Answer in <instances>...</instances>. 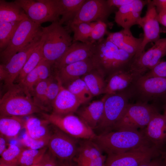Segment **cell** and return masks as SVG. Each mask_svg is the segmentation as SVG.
Returning <instances> with one entry per match:
<instances>
[{"instance_id": "1", "label": "cell", "mask_w": 166, "mask_h": 166, "mask_svg": "<svg viewBox=\"0 0 166 166\" xmlns=\"http://www.w3.org/2000/svg\"><path fill=\"white\" fill-rule=\"evenodd\" d=\"M92 140L107 155L154 147L142 130L111 131L97 135Z\"/></svg>"}, {"instance_id": "2", "label": "cell", "mask_w": 166, "mask_h": 166, "mask_svg": "<svg viewBox=\"0 0 166 166\" xmlns=\"http://www.w3.org/2000/svg\"><path fill=\"white\" fill-rule=\"evenodd\" d=\"M43 111L18 84L7 88L0 99V116L21 117Z\"/></svg>"}, {"instance_id": "3", "label": "cell", "mask_w": 166, "mask_h": 166, "mask_svg": "<svg viewBox=\"0 0 166 166\" xmlns=\"http://www.w3.org/2000/svg\"><path fill=\"white\" fill-rule=\"evenodd\" d=\"M43 38V58L52 65L66 52L73 43L70 30L58 21L42 26Z\"/></svg>"}, {"instance_id": "4", "label": "cell", "mask_w": 166, "mask_h": 166, "mask_svg": "<svg viewBox=\"0 0 166 166\" xmlns=\"http://www.w3.org/2000/svg\"><path fill=\"white\" fill-rule=\"evenodd\" d=\"M126 90L130 99L145 103L152 102L157 106V103L163 104L166 100V77L141 75Z\"/></svg>"}, {"instance_id": "5", "label": "cell", "mask_w": 166, "mask_h": 166, "mask_svg": "<svg viewBox=\"0 0 166 166\" xmlns=\"http://www.w3.org/2000/svg\"><path fill=\"white\" fill-rule=\"evenodd\" d=\"M94 57L98 68L112 73L128 67L134 56L119 49L106 38L97 42Z\"/></svg>"}, {"instance_id": "6", "label": "cell", "mask_w": 166, "mask_h": 166, "mask_svg": "<svg viewBox=\"0 0 166 166\" xmlns=\"http://www.w3.org/2000/svg\"><path fill=\"white\" fill-rule=\"evenodd\" d=\"M42 34L40 24L29 18L22 21L7 47L0 52L1 64H6L14 54L40 40Z\"/></svg>"}, {"instance_id": "7", "label": "cell", "mask_w": 166, "mask_h": 166, "mask_svg": "<svg viewBox=\"0 0 166 166\" xmlns=\"http://www.w3.org/2000/svg\"><path fill=\"white\" fill-rule=\"evenodd\" d=\"M158 112V108L153 104L129 103L113 130L135 131L139 128L143 129Z\"/></svg>"}, {"instance_id": "8", "label": "cell", "mask_w": 166, "mask_h": 166, "mask_svg": "<svg viewBox=\"0 0 166 166\" xmlns=\"http://www.w3.org/2000/svg\"><path fill=\"white\" fill-rule=\"evenodd\" d=\"M44 119L62 132L77 139L93 140L97 134L78 117L72 114L65 115L53 113H41Z\"/></svg>"}, {"instance_id": "9", "label": "cell", "mask_w": 166, "mask_h": 166, "mask_svg": "<svg viewBox=\"0 0 166 166\" xmlns=\"http://www.w3.org/2000/svg\"><path fill=\"white\" fill-rule=\"evenodd\" d=\"M14 2L23 10L29 18L41 24L59 21L61 13L58 0H16Z\"/></svg>"}, {"instance_id": "10", "label": "cell", "mask_w": 166, "mask_h": 166, "mask_svg": "<svg viewBox=\"0 0 166 166\" xmlns=\"http://www.w3.org/2000/svg\"><path fill=\"white\" fill-rule=\"evenodd\" d=\"M104 97L103 113L97 128L102 132L101 133L113 130V127L122 116L130 100L126 90L114 94H105Z\"/></svg>"}, {"instance_id": "11", "label": "cell", "mask_w": 166, "mask_h": 166, "mask_svg": "<svg viewBox=\"0 0 166 166\" xmlns=\"http://www.w3.org/2000/svg\"><path fill=\"white\" fill-rule=\"evenodd\" d=\"M55 127L49 141L48 150L58 160H73L78 152L79 144L78 139Z\"/></svg>"}, {"instance_id": "12", "label": "cell", "mask_w": 166, "mask_h": 166, "mask_svg": "<svg viewBox=\"0 0 166 166\" xmlns=\"http://www.w3.org/2000/svg\"><path fill=\"white\" fill-rule=\"evenodd\" d=\"M166 55V38H160L152 47L133 57L129 66L132 71L142 75L153 69Z\"/></svg>"}, {"instance_id": "13", "label": "cell", "mask_w": 166, "mask_h": 166, "mask_svg": "<svg viewBox=\"0 0 166 166\" xmlns=\"http://www.w3.org/2000/svg\"><path fill=\"white\" fill-rule=\"evenodd\" d=\"M115 8L110 6L107 0H86L73 20L65 25L100 21L108 25V19Z\"/></svg>"}, {"instance_id": "14", "label": "cell", "mask_w": 166, "mask_h": 166, "mask_svg": "<svg viewBox=\"0 0 166 166\" xmlns=\"http://www.w3.org/2000/svg\"><path fill=\"white\" fill-rule=\"evenodd\" d=\"M160 155L155 147L144 148L107 155L105 166H139Z\"/></svg>"}, {"instance_id": "15", "label": "cell", "mask_w": 166, "mask_h": 166, "mask_svg": "<svg viewBox=\"0 0 166 166\" xmlns=\"http://www.w3.org/2000/svg\"><path fill=\"white\" fill-rule=\"evenodd\" d=\"M41 39L14 54L6 64H0V80L4 81L6 87L14 83L26 61Z\"/></svg>"}, {"instance_id": "16", "label": "cell", "mask_w": 166, "mask_h": 166, "mask_svg": "<svg viewBox=\"0 0 166 166\" xmlns=\"http://www.w3.org/2000/svg\"><path fill=\"white\" fill-rule=\"evenodd\" d=\"M97 42H73L64 54L53 64L52 69L56 70L71 64L93 57L96 51Z\"/></svg>"}, {"instance_id": "17", "label": "cell", "mask_w": 166, "mask_h": 166, "mask_svg": "<svg viewBox=\"0 0 166 166\" xmlns=\"http://www.w3.org/2000/svg\"><path fill=\"white\" fill-rule=\"evenodd\" d=\"M147 6L146 14L141 18L139 25L143 30V41L138 53L135 57L144 51L145 46L149 43H155L160 38V23L156 7L152 0H148Z\"/></svg>"}, {"instance_id": "18", "label": "cell", "mask_w": 166, "mask_h": 166, "mask_svg": "<svg viewBox=\"0 0 166 166\" xmlns=\"http://www.w3.org/2000/svg\"><path fill=\"white\" fill-rule=\"evenodd\" d=\"M107 156L92 140L79 141L78 152L73 160L77 166H105Z\"/></svg>"}, {"instance_id": "19", "label": "cell", "mask_w": 166, "mask_h": 166, "mask_svg": "<svg viewBox=\"0 0 166 166\" xmlns=\"http://www.w3.org/2000/svg\"><path fill=\"white\" fill-rule=\"evenodd\" d=\"M148 0H133L131 3L122 6L115 12V22L123 29H130L133 26L139 25L144 7Z\"/></svg>"}, {"instance_id": "20", "label": "cell", "mask_w": 166, "mask_h": 166, "mask_svg": "<svg viewBox=\"0 0 166 166\" xmlns=\"http://www.w3.org/2000/svg\"><path fill=\"white\" fill-rule=\"evenodd\" d=\"M97 68H98V66L93 56L86 60L68 65L55 71L56 73V76L62 85L69 84Z\"/></svg>"}, {"instance_id": "21", "label": "cell", "mask_w": 166, "mask_h": 166, "mask_svg": "<svg viewBox=\"0 0 166 166\" xmlns=\"http://www.w3.org/2000/svg\"><path fill=\"white\" fill-rule=\"evenodd\" d=\"M148 140L160 151L166 147V118L158 112L142 130Z\"/></svg>"}, {"instance_id": "22", "label": "cell", "mask_w": 166, "mask_h": 166, "mask_svg": "<svg viewBox=\"0 0 166 166\" xmlns=\"http://www.w3.org/2000/svg\"><path fill=\"white\" fill-rule=\"evenodd\" d=\"M106 38L119 49L134 56H137L140 48L143 38H137L130 29H123L114 33H108Z\"/></svg>"}, {"instance_id": "23", "label": "cell", "mask_w": 166, "mask_h": 166, "mask_svg": "<svg viewBox=\"0 0 166 166\" xmlns=\"http://www.w3.org/2000/svg\"><path fill=\"white\" fill-rule=\"evenodd\" d=\"M81 104V101L64 87L61 82L59 92L52 105V113L60 115L72 114L78 110Z\"/></svg>"}, {"instance_id": "24", "label": "cell", "mask_w": 166, "mask_h": 166, "mask_svg": "<svg viewBox=\"0 0 166 166\" xmlns=\"http://www.w3.org/2000/svg\"><path fill=\"white\" fill-rule=\"evenodd\" d=\"M104 93L109 95L122 91L128 89L140 75L128 68L120 70L110 75Z\"/></svg>"}, {"instance_id": "25", "label": "cell", "mask_w": 166, "mask_h": 166, "mask_svg": "<svg viewBox=\"0 0 166 166\" xmlns=\"http://www.w3.org/2000/svg\"><path fill=\"white\" fill-rule=\"evenodd\" d=\"M104 103V97L101 100L93 101L77 112L78 117L93 130L97 129L101 119Z\"/></svg>"}, {"instance_id": "26", "label": "cell", "mask_w": 166, "mask_h": 166, "mask_svg": "<svg viewBox=\"0 0 166 166\" xmlns=\"http://www.w3.org/2000/svg\"><path fill=\"white\" fill-rule=\"evenodd\" d=\"M47 120L31 117L26 120L25 133L30 137L36 139L49 138L52 132Z\"/></svg>"}, {"instance_id": "27", "label": "cell", "mask_w": 166, "mask_h": 166, "mask_svg": "<svg viewBox=\"0 0 166 166\" xmlns=\"http://www.w3.org/2000/svg\"><path fill=\"white\" fill-rule=\"evenodd\" d=\"M28 18L23 10L14 1L0 0V22L22 21Z\"/></svg>"}, {"instance_id": "28", "label": "cell", "mask_w": 166, "mask_h": 166, "mask_svg": "<svg viewBox=\"0 0 166 166\" xmlns=\"http://www.w3.org/2000/svg\"><path fill=\"white\" fill-rule=\"evenodd\" d=\"M26 120L20 117L0 116V133L7 139L16 138L25 128Z\"/></svg>"}, {"instance_id": "29", "label": "cell", "mask_w": 166, "mask_h": 166, "mask_svg": "<svg viewBox=\"0 0 166 166\" xmlns=\"http://www.w3.org/2000/svg\"><path fill=\"white\" fill-rule=\"evenodd\" d=\"M86 0H58L61 18L59 21L61 25L72 21Z\"/></svg>"}, {"instance_id": "30", "label": "cell", "mask_w": 166, "mask_h": 166, "mask_svg": "<svg viewBox=\"0 0 166 166\" xmlns=\"http://www.w3.org/2000/svg\"><path fill=\"white\" fill-rule=\"evenodd\" d=\"M103 73L101 69L97 68L85 75L82 78L93 96L104 93L106 83L102 76Z\"/></svg>"}, {"instance_id": "31", "label": "cell", "mask_w": 166, "mask_h": 166, "mask_svg": "<svg viewBox=\"0 0 166 166\" xmlns=\"http://www.w3.org/2000/svg\"><path fill=\"white\" fill-rule=\"evenodd\" d=\"M43 38L42 35L41 41L34 49L26 61L15 82H20L30 72L34 69L43 58Z\"/></svg>"}, {"instance_id": "32", "label": "cell", "mask_w": 166, "mask_h": 166, "mask_svg": "<svg viewBox=\"0 0 166 166\" xmlns=\"http://www.w3.org/2000/svg\"><path fill=\"white\" fill-rule=\"evenodd\" d=\"M96 22H80L70 24L66 27L73 33V42H79L85 43H90L89 38Z\"/></svg>"}, {"instance_id": "33", "label": "cell", "mask_w": 166, "mask_h": 166, "mask_svg": "<svg viewBox=\"0 0 166 166\" xmlns=\"http://www.w3.org/2000/svg\"><path fill=\"white\" fill-rule=\"evenodd\" d=\"M47 147L38 150L24 149L18 160V166H32L37 164L46 152Z\"/></svg>"}, {"instance_id": "34", "label": "cell", "mask_w": 166, "mask_h": 166, "mask_svg": "<svg viewBox=\"0 0 166 166\" xmlns=\"http://www.w3.org/2000/svg\"><path fill=\"white\" fill-rule=\"evenodd\" d=\"M67 89L74 94L82 104L89 101L93 97L82 78L77 79L70 83Z\"/></svg>"}, {"instance_id": "35", "label": "cell", "mask_w": 166, "mask_h": 166, "mask_svg": "<svg viewBox=\"0 0 166 166\" xmlns=\"http://www.w3.org/2000/svg\"><path fill=\"white\" fill-rule=\"evenodd\" d=\"M21 21L0 22V51L8 45Z\"/></svg>"}, {"instance_id": "36", "label": "cell", "mask_w": 166, "mask_h": 166, "mask_svg": "<svg viewBox=\"0 0 166 166\" xmlns=\"http://www.w3.org/2000/svg\"><path fill=\"white\" fill-rule=\"evenodd\" d=\"M61 81L56 76L55 80L52 77L48 87L43 102L45 111H48L52 104L58 94L60 89Z\"/></svg>"}, {"instance_id": "37", "label": "cell", "mask_w": 166, "mask_h": 166, "mask_svg": "<svg viewBox=\"0 0 166 166\" xmlns=\"http://www.w3.org/2000/svg\"><path fill=\"white\" fill-rule=\"evenodd\" d=\"M52 77L48 79L41 81L34 86L32 94V97L34 102L43 111V102L45 96L47 89Z\"/></svg>"}, {"instance_id": "38", "label": "cell", "mask_w": 166, "mask_h": 166, "mask_svg": "<svg viewBox=\"0 0 166 166\" xmlns=\"http://www.w3.org/2000/svg\"><path fill=\"white\" fill-rule=\"evenodd\" d=\"M39 82V76L37 67L28 74L18 84L28 94L32 96L34 88Z\"/></svg>"}, {"instance_id": "39", "label": "cell", "mask_w": 166, "mask_h": 166, "mask_svg": "<svg viewBox=\"0 0 166 166\" xmlns=\"http://www.w3.org/2000/svg\"><path fill=\"white\" fill-rule=\"evenodd\" d=\"M24 149L15 144H9L8 147L0 155V159L7 162L17 163Z\"/></svg>"}, {"instance_id": "40", "label": "cell", "mask_w": 166, "mask_h": 166, "mask_svg": "<svg viewBox=\"0 0 166 166\" xmlns=\"http://www.w3.org/2000/svg\"><path fill=\"white\" fill-rule=\"evenodd\" d=\"M49 138L36 139L32 138L26 133L20 140L21 144L26 148L39 149L47 147Z\"/></svg>"}, {"instance_id": "41", "label": "cell", "mask_w": 166, "mask_h": 166, "mask_svg": "<svg viewBox=\"0 0 166 166\" xmlns=\"http://www.w3.org/2000/svg\"><path fill=\"white\" fill-rule=\"evenodd\" d=\"M108 25L101 21L96 22L89 38L90 43H93L103 39L107 34V28Z\"/></svg>"}, {"instance_id": "42", "label": "cell", "mask_w": 166, "mask_h": 166, "mask_svg": "<svg viewBox=\"0 0 166 166\" xmlns=\"http://www.w3.org/2000/svg\"><path fill=\"white\" fill-rule=\"evenodd\" d=\"M144 75L148 77H166V61H160L153 69Z\"/></svg>"}, {"instance_id": "43", "label": "cell", "mask_w": 166, "mask_h": 166, "mask_svg": "<svg viewBox=\"0 0 166 166\" xmlns=\"http://www.w3.org/2000/svg\"><path fill=\"white\" fill-rule=\"evenodd\" d=\"M37 164L38 166H58L57 160L48 150Z\"/></svg>"}, {"instance_id": "44", "label": "cell", "mask_w": 166, "mask_h": 166, "mask_svg": "<svg viewBox=\"0 0 166 166\" xmlns=\"http://www.w3.org/2000/svg\"><path fill=\"white\" fill-rule=\"evenodd\" d=\"M164 161V160L161 156H160L143 163L139 166H162Z\"/></svg>"}, {"instance_id": "45", "label": "cell", "mask_w": 166, "mask_h": 166, "mask_svg": "<svg viewBox=\"0 0 166 166\" xmlns=\"http://www.w3.org/2000/svg\"><path fill=\"white\" fill-rule=\"evenodd\" d=\"M133 1V0H107V2L110 6L118 8L131 3Z\"/></svg>"}, {"instance_id": "46", "label": "cell", "mask_w": 166, "mask_h": 166, "mask_svg": "<svg viewBox=\"0 0 166 166\" xmlns=\"http://www.w3.org/2000/svg\"><path fill=\"white\" fill-rule=\"evenodd\" d=\"M152 2L157 13L166 8V0H153Z\"/></svg>"}, {"instance_id": "47", "label": "cell", "mask_w": 166, "mask_h": 166, "mask_svg": "<svg viewBox=\"0 0 166 166\" xmlns=\"http://www.w3.org/2000/svg\"><path fill=\"white\" fill-rule=\"evenodd\" d=\"M158 18L159 23L166 27V8L158 13Z\"/></svg>"}, {"instance_id": "48", "label": "cell", "mask_w": 166, "mask_h": 166, "mask_svg": "<svg viewBox=\"0 0 166 166\" xmlns=\"http://www.w3.org/2000/svg\"><path fill=\"white\" fill-rule=\"evenodd\" d=\"M0 155L7 148V139L6 137L0 134Z\"/></svg>"}, {"instance_id": "49", "label": "cell", "mask_w": 166, "mask_h": 166, "mask_svg": "<svg viewBox=\"0 0 166 166\" xmlns=\"http://www.w3.org/2000/svg\"><path fill=\"white\" fill-rule=\"evenodd\" d=\"M58 166H77L73 160H57Z\"/></svg>"}, {"instance_id": "50", "label": "cell", "mask_w": 166, "mask_h": 166, "mask_svg": "<svg viewBox=\"0 0 166 166\" xmlns=\"http://www.w3.org/2000/svg\"><path fill=\"white\" fill-rule=\"evenodd\" d=\"M0 166H18L17 163H10L0 159Z\"/></svg>"}, {"instance_id": "51", "label": "cell", "mask_w": 166, "mask_h": 166, "mask_svg": "<svg viewBox=\"0 0 166 166\" xmlns=\"http://www.w3.org/2000/svg\"><path fill=\"white\" fill-rule=\"evenodd\" d=\"M160 156L164 161L166 162V147L160 152Z\"/></svg>"}, {"instance_id": "52", "label": "cell", "mask_w": 166, "mask_h": 166, "mask_svg": "<svg viewBox=\"0 0 166 166\" xmlns=\"http://www.w3.org/2000/svg\"><path fill=\"white\" fill-rule=\"evenodd\" d=\"M163 105V108L164 110V113L163 115L166 118V100L164 102Z\"/></svg>"}, {"instance_id": "53", "label": "cell", "mask_w": 166, "mask_h": 166, "mask_svg": "<svg viewBox=\"0 0 166 166\" xmlns=\"http://www.w3.org/2000/svg\"><path fill=\"white\" fill-rule=\"evenodd\" d=\"M162 166H166V162H165L164 161V163H163Z\"/></svg>"}, {"instance_id": "54", "label": "cell", "mask_w": 166, "mask_h": 166, "mask_svg": "<svg viewBox=\"0 0 166 166\" xmlns=\"http://www.w3.org/2000/svg\"><path fill=\"white\" fill-rule=\"evenodd\" d=\"M32 166H38L37 164L34 165Z\"/></svg>"}]
</instances>
